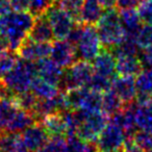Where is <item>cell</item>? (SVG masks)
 <instances>
[{"instance_id":"1f68e13d","label":"cell","mask_w":152,"mask_h":152,"mask_svg":"<svg viewBox=\"0 0 152 152\" xmlns=\"http://www.w3.org/2000/svg\"><path fill=\"white\" fill-rule=\"evenodd\" d=\"M15 98H16V100H17L20 107L25 110H28V112H30V113H31L32 108L34 107V105H36L37 101H38V99H39L30 90L15 96Z\"/></svg>"},{"instance_id":"52a82bcc","label":"cell","mask_w":152,"mask_h":152,"mask_svg":"<svg viewBox=\"0 0 152 152\" xmlns=\"http://www.w3.org/2000/svg\"><path fill=\"white\" fill-rule=\"evenodd\" d=\"M94 144L97 152H123L126 146V135L121 127L108 120Z\"/></svg>"},{"instance_id":"30bf717a","label":"cell","mask_w":152,"mask_h":152,"mask_svg":"<svg viewBox=\"0 0 152 152\" xmlns=\"http://www.w3.org/2000/svg\"><path fill=\"white\" fill-rule=\"evenodd\" d=\"M50 58L61 68H68L77 61L74 45L68 40H56L51 44Z\"/></svg>"},{"instance_id":"5b68a950","label":"cell","mask_w":152,"mask_h":152,"mask_svg":"<svg viewBox=\"0 0 152 152\" xmlns=\"http://www.w3.org/2000/svg\"><path fill=\"white\" fill-rule=\"evenodd\" d=\"M94 74V69L90 61H76L70 67L64 69V73L61 81L58 83V89L61 91L87 88Z\"/></svg>"},{"instance_id":"603a6c76","label":"cell","mask_w":152,"mask_h":152,"mask_svg":"<svg viewBox=\"0 0 152 152\" xmlns=\"http://www.w3.org/2000/svg\"><path fill=\"white\" fill-rule=\"evenodd\" d=\"M30 91L39 98V99H50L57 95L61 92L57 86L48 83L45 79L41 78L37 75L32 80Z\"/></svg>"},{"instance_id":"ba28073f","label":"cell","mask_w":152,"mask_h":152,"mask_svg":"<svg viewBox=\"0 0 152 152\" xmlns=\"http://www.w3.org/2000/svg\"><path fill=\"white\" fill-rule=\"evenodd\" d=\"M45 16L48 19L53 31V36L56 40H66L78 22L76 21L70 14L61 9L58 3H53L47 11Z\"/></svg>"},{"instance_id":"ab89813d","label":"cell","mask_w":152,"mask_h":152,"mask_svg":"<svg viewBox=\"0 0 152 152\" xmlns=\"http://www.w3.org/2000/svg\"><path fill=\"white\" fill-rule=\"evenodd\" d=\"M1 91H2V83L0 80V96H1Z\"/></svg>"},{"instance_id":"6da1fadb","label":"cell","mask_w":152,"mask_h":152,"mask_svg":"<svg viewBox=\"0 0 152 152\" xmlns=\"http://www.w3.org/2000/svg\"><path fill=\"white\" fill-rule=\"evenodd\" d=\"M34 17L27 11H11L0 16V43L7 49L17 52L29 34Z\"/></svg>"},{"instance_id":"9c48e42d","label":"cell","mask_w":152,"mask_h":152,"mask_svg":"<svg viewBox=\"0 0 152 152\" xmlns=\"http://www.w3.org/2000/svg\"><path fill=\"white\" fill-rule=\"evenodd\" d=\"M51 44L50 43L37 42V41L30 39L29 37L23 41L21 46L19 47L17 53L20 58L25 61L37 63L43 58H46L50 55Z\"/></svg>"},{"instance_id":"836d02e7","label":"cell","mask_w":152,"mask_h":152,"mask_svg":"<svg viewBox=\"0 0 152 152\" xmlns=\"http://www.w3.org/2000/svg\"><path fill=\"white\" fill-rule=\"evenodd\" d=\"M143 24L152 25V0H143L137 10Z\"/></svg>"},{"instance_id":"f546056e","label":"cell","mask_w":152,"mask_h":152,"mask_svg":"<svg viewBox=\"0 0 152 152\" xmlns=\"http://www.w3.org/2000/svg\"><path fill=\"white\" fill-rule=\"evenodd\" d=\"M53 3L54 0H29L27 12H29L34 18L40 17L47 13Z\"/></svg>"},{"instance_id":"484cf974","label":"cell","mask_w":152,"mask_h":152,"mask_svg":"<svg viewBox=\"0 0 152 152\" xmlns=\"http://www.w3.org/2000/svg\"><path fill=\"white\" fill-rule=\"evenodd\" d=\"M67 152H97L95 144L89 143L77 135L67 137Z\"/></svg>"},{"instance_id":"d590c367","label":"cell","mask_w":152,"mask_h":152,"mask_svg":"<svg viewBox=\"0 0 152 152\" xmlns=\"http://www.w3.org/2000/svg\"><path fill=\"white\" fill-rule=\"evenodd\" d=\"M143 0H117L116 7L119 10L125 9H135L140 5Z\"/></svg>"},{"instance_id":"7402d4cb","label":"cell","mask_w":152,"mask_h":152,"mask_svg":"<svg viewBox=\"0 0 152 152\" xmlns=\"http://www.w3.org/2000/svg\"><path fill=\"white\" fill-rule=\"evenodd\" d=\"M135 121L139 130L152 134V98L143 102H137Z\"/></svg>"},{"instance_id":"d4e9b609","label":"cell","mask_w":152,"mask_h":152,"mask_svg":"<svg viewBox=\"0 0 152 152\" xmlns=\"http://www.w3.org/2000/svg\"><path fill=\"white\" fill-rule=\"evenodd\" d=\"M17 61L15 52L10 51L0 43V80L13 69Z\"/></svg>"},{"instance_id":"2e32d148","label":"cell","mask_w":152,"mask_h":152,"mask_svg":"<svg viewBox=\"0 0 152 152\" xmlns=\"http://www.w3.org/2000/svg\"><path fill=\"white\" fill-rule=\"evenodd\" d=\"M20 108L15 96L0 97V131L7 130Z\"/></svg>"},{"instance_id":"f35d334b","label":"cell","mask_w":152,"mask_h":152,"mask_svg":"<svg viewBox=\"0 0 152 152\" xmlns=\"http://www.w3.org/2000/svg\"><path fill=\"white\" fill-rule=\"evenodd\" d=\"M123 152H145V151H143L141 148H139L137 146H135L134 144L130 143V144H126V146H125Z\"/></svg>"},{"instance_id":"7a4b0ae2","label":"cell","mask_w":152,"mask_h":152,"mask_svg":"<svg viewBox=\"0 0 152 152\" xmlns=\"http://www.w3.org/2000/svg\"><path fill=\"white\" fill-rule=\"evenodd\" d=\"M37 74L36 63L18 58L14 68L1 79L4 89L11 95L17 96L30 90Z\"/></svg>"},{"instance_id":"ac0fdd59","label":"cell","mask_w":152,"mask_h":152,"mask_svg":"<svg viewBox=\"0 0 152 152\" xmlns=\"http://www.w3.org/2000/svg\"><path fill=\"white\" fill-rule=\"evenodd\" d=\"M28 37L37 42L43 43H51L54 40L52 28L46 16L43 15L34 18V24H32Z\"/></svg>"},{"instance_id":"4fadbf2b","label":"cell","mask_w":152,"mask_h":152,"mask_svg":"<svg viewBox=\"0 0 152 152\" xmlns=\"http://www.w3.org/2000/svg\"><path fill=\"white\" fill-rule=\"evenodd\" d=\"M110 90L121 98L125 104L131 103L137 99V88L134 77L130 76H118L115 77L112 83Z\"/></svg>"},{"instance_id":"277c9868","label":"cell","mask_w":152,"mask_h":152,"mask_svg":"<svg viewBox=\"0 0 152 152\" xmlns=\"http://www.w3.org/2000/svg\"><path fill=\"white\" fill-rule=\"evenodd\" d=\"M95 25L102 46L108 49L114 48L125 37L120 15L116 7L106 9Z\"/></svg>"},{"instance_id":"8992f818","label":"cell","mask_w":152,"mask_h":152,"mask_svg":"<svg viewBox=\"0 0 152 152\" xmlns=\"http://www.w3.org/2000/svg\"><path fill=\"white\" fill-rule=\"evenodd\" d=\"M74 47L77 58L86 61H93L101 52L103 47L95 26L83 24L81 34Z\"/></svg>"},{"instance_id":"9a60e30c","label":"cell","mask_w":152,"mask_h":152,"mask_svg":"<svg viewBox=\"0 0 152 152\" xmlns=\"http://www.w3.org/2000/svg\"><path fill=\"white\" fill-rule=\"evenodd\" d=\"M49 137H68V125L65 112L49 115L40 121Z\"/></svg>"},{"instance_id":"7c38bea8","label":"cell","mask_w":152,"mask_h":152,"mask_svg":"<svg viewBox=\"0 0 152 152\" xmlns=\"http://www.w3.org/2000/svg\"><path fill=\"white\" fill-rule=\"evenodd\" d=\"M94 72L110 79H114L117 76L116 56L110 49H104L94 58L93 61Z\"/></svg>"},{"instance_id":"d6a6232c","label":"cell","mask_w":152,"mask_h":152,"mask_svg":"<svg viewBox=\"0 0 152 152\" xmlns=\"http://www.w3.org/2000/svg\"><path fill=\"white\" fill-rule=\"evenodd\" d=\"M137 43L141 49L152 46V25L151 24H144L137 34Z\"/></svg>"},{"instance_id":"83f0119b","label":"cell","mask_w":152,"mask_h":152,"mask_svg":"<svg viewBox=\"0 0 152 152\" xmlns=\"http://www.w3.org/2000/svg\"><path fill=\"white\" fill-rule=\"evenodd\" d=\"M85 0H58V5L68 14L72 16L77 22H79V15L83 9Z\"/></svg>"},{"instance_id":"e575fe53","label":"cell","mask_w":152,"mask_h":152,"mask_svg":"<svg viewBox=\"0 0 152 152\" xmlns=\"http://www.w3.org/2000/svg\"><path fill=\"white\" fill-rule=\"evenodd\" d=\"M139 58L143 65V68H152V46L141 49Z\"/></svg>"},{"instance_id":"4316f807","label":"cell","mask_w":152,"mask_h":152,"mask_svg":"<svg viewBox=\"0 0 152 152\" xmlns=\"http://www.w3.org/2000/svg\"><path fill=\"white\" fill-rule=\"evenodd\" d=\"M37 152H67V139L65 137H50Z\"/></svg>"},{"instance_id":"f1b7e54d","label":"cell","mask_w":152,"mask_h":152,"mask_svg":"<svg viewBox=\"0 0 152 152\" xmlns=\"http://www.w3.org/2000/svg\"><path fill=\"white\" fill-rule=\"evenodd\" d=\"M113 80H114V79H110V78H107V77H104V76L99 75V74L94 72L88 88H90V89L102 94V93H104V92L110 90Z\"/></svg>"},{"instance_id":"cb8c5ba5","label":"cell","mask_w":152,"mask_h":152,"mask_svg":"<svg viewBox=\"0 0 152 152\" xmlns=\"http://www.w3.org/2000/svg\"><path fill=\"white\" fill-rule=\"evenodd\" d=\"M125 106V103L113 90L102 93L101 110L110 118L115 114L119 113Z\"/></svg>"},{"instance_id":"8d00e7d4","label":"cell","mask_w":152,"mask_h":152,"mask_svg":"<svg viewBox=\"0 0 152 152\" xmlns=\"http://www.w3.org/2000/svg\"><path fill=\"white\" fill-rule=\"evenodd\" d=\"M13 11H27L28 4H29V0H10Z\"/></svg>"},{"instance_id":"44dd1931","label":"cell","mask_w":152,"mask_h":152,"mask_svg":"<svg viewBox=\"0 0 152 152\" xmlns=\"http://www.w3.org/2000/svg\"><path fill=\"white\" fill-rule=\"evenodd\" d=\"M137 102L152 98V68H144L134 77Z\"/></svg>"},{"instance_id":"74e56055","label":"cell","mask_w":152,"mask_h":152,"mask_svg":"<svg viewBox=\"0 0 152 152\" xmlns=\"http://www.w3.org/2000/svg\"><path fill=\"white\" fill-rule=\"evenodd\" d=\"M13 11L10 0H0V16Z\"/></svg>"},{"instance_id":"8fae6325","label":"cell","mask_w":152,"mask_h":152,"mask_svg":"<svg viewBox=\"0 0 152 152\" xmlns=\"http://www.w3.org/2000/svg\"><path fill=\"white\" fill-rule=\"evenodd\" d=\"M49 134L41 123L36 122L21 132L24 147L30 152H37L49 139Z\"/></svg>"},{"instance_id":"ffe728a7","label":"cell","mask_w":152,"mask_h":152,"mask_svg":"<svg viewBox=\"0 0 152 152\" xmlns=\"http://www.w3.org/2000/svg\"><path fill=\"white\" fill-rule=\"evenodd\" d=\"M104 7L100 0H85L79 15V23L95 25L103 15Z\"/></svg>"},{"instance_id":"4dcf8cb0","label":"cell","mask_w":152,"mask_h":152,"mask_svg":"<svg viewBox=\"0 0 152 152\" xmlns=\"http://www.w3.org/2000/svg\"><path fill=\"white\" fill-rule=\"evenodd\" d=\"M131 143L134 144L135 146H137L139 148H141L143 151H148V150L152 149V134L145 131L139 130L134 133Z\"/></svg>"},{"instance_id":"5bb4252c","label":"cell","mask_w":152,"mask_h":152,"mask_svg":"<svg viewBox=\"0 0 152 152\" xmlns=\"http://www.w3.org/2000/svg\"><path fill=\"white\" fill-rule=\"evenodd\" d=\"M36 68L38 76H40L41 78L45 79L48 83L58 87V83L64 73V68L57 65L50 57H46V58L37 61Z\"/></svg>"},{"instance_id":"3957f363","label":"cell","mask_w":152,"mask_h":152,"mask_svg":"<svg viewBox=\"0 0 152 152\" xmlns=\"http://www.w3.org/2000/svg\"><path fill=\"white\" fill-rule=\"evenodd\" d=\"M76 117L75 135L89 143H95L108 122V117L102 110L91 112L86 110H74Z\"/></svg>"},{"instance_id":"d6986e66","label":"cell","mask_w":152,"mask_h":152,"mask_svg":"<svg viewBox=\"0 0 152 152\" xmlns=\"http://www.w3.org/2000/svg\"><path fill=\"white\" fill-rule=\"evenodd\" d=\"M117 74L119 76L135 77L144 69L139 56L137 55H122L116 56Z\"/></svg>"},{"instance_id":"e0dca14e","label":"cell","mask_w":152,"mask_h":152,"mask_svg":"<svg viewBox=\"0 0 152 152\" xmlns=\"http://www.w3.org/2000/svg\"><path fill=\"white\" fill-rule=\"evenodd\" d=\"M119 15H120L121 24L125 32V37L135 39L141 27L143 26V22L137 12L134 9H125L120 10Z\"/></svg>"}]
</instances>
